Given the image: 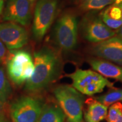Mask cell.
<instances>
[{"label":"cell","mask_w":122,"mask_h":122,"mask_svg":"<svg viewBox=\"0 0 122 122\" xmlns=\"http://www.w3.org/2000/svg\"><path fill=\"white\" fill-rule=\"evenodd\" d=\"M87 106L84 113L86 122H101L106 119L108 107L97 100L89 99L86 102Z\"/></svg>","instance_id":"14"},{"label":"cell","mask_w":122,"mask_h":122,"mask_svg":"<svg viewBox=\"0 0 122 122\" xmlns=\"http://www.w3.org/2000/svg\"><path fill=\"white\" fill-rule=\"evenodd\" d=\"M12 93V89L5 71L0 67V101L3 103L6 102Z\"/></svg>","instance_id":"18"},{"label":"cell","mask_w":122,"mask_h":122,"mask_svg":"<svg viewBox=\"0 0 122 122\" xmlns=\"http://www.w3.org/2000/svg\"><path fill=\"white\" fill-rule=\"evenodd\" d=\"M7 56V51L5 45L0 40V64L5 63L6 62Z\"/></svg>","instance_id":"20"},{"label":"cell","mask_w":122,"mask_h":122,"mask_svg":"<svg viewBox=\"0 0 122 122\" xmlns=\"http://www.w3.org/2000/svg\"><path fill=\"white\" fill-rule=\"evenodd\" d=\"M79 22L72 11H65L56 22L53 32V41L64 51L74 50L77 45Z\"/></svg>","instance_id":"2"},{"label":"cell","mask_w":122,"mask_h":122,"mask_svg":"<svg viewBox=\"0 0 122 122\" xmlns=\"http://www.w3.org/2000/svg\"><path fill=\"white\" fill-rule=\"evenodd\" d=\"M80 30L83 37L92 43L103 41L116 35L113 30L105 24L96 11H89L84 16L80 23Z\"/></svg>","instance_id":"7"},{"label":"cell","mask_w":122,"mask_h":122,"mask_svg":"<svg viewBox=\"0 0 122 122\" xmlns=\"http://www.w3.org/2000/svg\"><path fill=\"white\" fill-rule=\"evenodd\" d=\"M58 0H39L35 7L33 16L32 33L37 41L43 39L56 17Z\"/></svg>","instance_id":"6"},{"label":"cell","mask_w":122,"mask_h":122,"mask_svg":"<svg viewBox=\"0 0 122 122\" xmlns=\"http://www.w3.org/2000/svg\"><path fill=\"white\" fill-rule=\"evenodd\" d=\"M54 95L68 122H84L83 94L73 86L60 85L54 89Z\"/></svg>","instance_id":"3"},{"label":"cell","mask_w":122,"mask_h":122,"mask_svg":"<svg viewBox=\"0 0 122 122\" xmlns=\"http://www.w3.org/2000/svg\"><path fill=\"white\" fill-rule=\"evenodd\" d=\"M10 80L16 85H22L30 78L34 72L33 59L24 50L11 51L6 62Z\"/></svg>","instance_id":"4"},{"label":"cell","mask_w":122,"mask_h":122,"mask_svg":"<svg viewBox=\"0 0 122 122\" xmlns=\"http://www.w3.org/2000/svg\"><path fill=\"white\" fill-rule=\"evenodd\" d=\"M35 70L26 82L25 90L38 92L45 89L60 76L62 70V58L58 51L44 46L33 54Z\"/></svg>","instance_id":"1"},{"label":"cell","mask_w":122,"mask_h":122,"mask_svg":"<svg viewBox=\"0 0 122 122\" xmlns=\"http://www.w3.org/2000/svg\"><path fill=\"white\" fill-rule=\"evenodd\" d=\"M88 63L94 71L103 76L122 82V67L109 61L101 58H90Z\"/></svg>","instance_id":"12"},{"label":"cell","mask_w":122,"mask_h":122,"mask_svg":"<svg viewBox=\"0 0 122 122\" xmlns=\"http://www.w3.org/2000/svg\"><path fill=\"white\" fill-rule=\"evenodd\" d=\"M114 3H115V4H122V0H114Z\"/></svg>","instance_id":"25"},{"label":"cell","mask_w":122,"mask_h":122,"mask_svg":"<svg viewBox=\"0 0 122 122\" xmlns=\"http://www.w3.org/2000/svg\"><path fill=\"white\" fill-rule=\"evenodd\" d=\"M29 1H30V2L32 3V4H33V2H35V1H36V0H29Z\"/></svg>","instance_id":"26"},{"label":"cell","mask_w":122,"mask_h":122,"mask_svg":"<svg viewBox=\"0 0 122 122\" xmlns=\"http://www.w3.org/2000/svg\"><path fill=\"white\" fill-rule=\"evenodd\" d=\"M68 77L72 80L73 87L85 95L93 96L100 93L106 86L114 88L113 83L91 70L77 69L70 74Z\"/></svg>","instance_id":"5"},{"label":"cell","mask_w":122,"mask_h":122,"mask_svg":"<svg viewBox=\"0 0 122 122\" xmlns=\"http://www.w3.org/2000/svg\"><path fill=\"white\" fill-rule=\"evenodd\" d=\"M96 100L109 107L114 103L122 101V89L112 88L106 93L97 97Z\"/></svg>","instance_id":"17"},{"label":"cell","mask_w":122,"mask_h":122,"mask_svg":"<svg viewBox=\"0 0 122 122\" xmlns=\"http://www.w3.org/2000/svg\"><path fill=\"white\" fill-rule=\"evenodd\" d=\"M114 3V0H81L80 8L84 11H98Z\"/></svg>","instance_id":"16"},{"label":"cell","mask_w":122,"mask_h":122,"mask_svg":"<svg viewBox=\"0 0 122 122\" xmlns=\"http://www.w3.org/2000/svg\"><path fill=\"white\" fill-rule=\"evenodd\" d=\"M0 122H10L8 118L2 112H0Z\"/></svg>","instance_id":"21"},{"label":"cell","mask_w":122,"mask_h":122,"mask_svg":"<svg viewBox=\"0 0 122 122\" xmlns=\"http://www.w3.org/2000/svg\"><path fill=\"white\" fill-rule=\"evenodd\" d=\"M4 103H3L2 102H1V101H0V112H2L3 108H4Z\"/></svg>","instance_id":"24"},{"label":"cell","mask_w":122,"mask_h":122,"mask_svg":"<svg viewBox=\"0 0 122 122\" xmlns=\"http://www.w3.org/2000/svg\"><path fill=\"white\" fill-rule=\"evenodd\" d=\"M115 33H116V35L118 36V37L122 39V25L119 27V28L117 29V31L115 32Z\"/></svg>","instance_id":"22"},{"label":"cell","mask_w":122,"mask_h":122,"mask_svg":"<svg viewBox=\"0 0 122 122\" xmlns=\"http://www.w3.org/2000/svg\"><path fill=\"white\" fill-rule=\"evenodd\" d=\"M103 22L111 30H117L122 25V4L110 5L100 13Z\"/></svg>","instance_id":"13"},{"label":"cell","mask_w":122,"mask_h":122,"mask_svg":"<svg viewBox=\"0 0 122 122\" xmlns=\"http://www.w3.org/2000/svg\"><path fill=\"white\" fill-rule=\"evenodd\" d=\"M66 117L61 107L57 105H44L37 122H65Z\"/></svg>","instance_id":"15"},{"label":"cell","mask_w":122,"mask_h":122,"mask_svg":"<svg viewBox=\"0 0 122 122\" xmlns=\"http://www.w3.org/2000/svg\"><path fill=\"white\" fill-rule=\"evenodd\" d=\"M90 51L93 56L122 67V39L118 36L97 43L92 47Z\"/></svg>","instance_id":"9"},{"label":"cell","mask_w":122,"mask_h":122,"mask_svg":"<svg viewBox=\"0 0 122 122\" xmlns=\"http://www.w3.org/2000/svg\"><path fill=\"white\" fill-rule=\"evenodd\" d=\"M0 40L9 50L18 49L28 42V34L23 27L11 22L0 24Z\"/></svg>","instance_id":"10"},{"label":"cell","mask_w":122,"mask_h":122,"mask_svg":"<svg viewBox=\"0 0 122 122\" xmlns=\"http://www.w3.org/2000/svg\"><path fill=\"white\" fill-rule=\"evenodd\" d=\"M4 0H0V19H1V15L2 14L3 9H4Z\"/></svg>","instance_id":"23"},{"label":"cell","mask_w":122,"mask_h":122,"mask_svg":"<svg viewBox=\"0 0 122 122\" xmlns=\"http://www.w3.org/2000/svg\"><path fill=\"white\" fill-rule=\"evenodd\" d=\"M43 101L32 96L20 97L12 103L10 116L13 122H37L43 109Z\"/></svg>","instance_id":"8"},{"label":"cell","mask_w":122,"mask_h":122,"mask_svg":"<svg viewBox=\"0 0 122 122\" xmlns=\"http://www.w3.org/2000/svg\"><path fill=\"white\" fill-rule=\"evenodd\" d=\"M106 120L107 122H122V103L120 102L111 105Z\"/></svg>","instance_id":"19"},{"label":"cell","mask_w":122,"mask_h":122,"mask_svg":"<svg viewBox=\"0 0 122 122\" xmlns=\"http://www.w3.org/2000/svg\"><path fill=\"white\" fill-rule=\"evenodd\" d=\"M32 4L29 0H9L4 9V20L18 23L22 25L30 23Z\"/></svg>","instance_id":"11"}]
</instances>
